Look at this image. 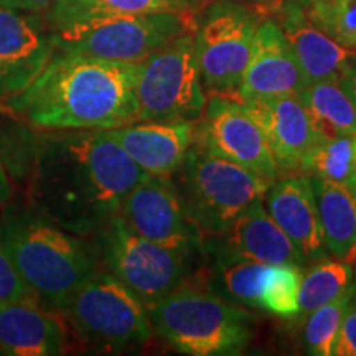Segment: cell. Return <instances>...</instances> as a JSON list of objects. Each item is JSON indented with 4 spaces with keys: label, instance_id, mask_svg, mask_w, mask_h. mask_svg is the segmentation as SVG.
I'll list each match as a JSON object with an SVG mask.
<instances>
[{
    "label": "cell",
    "instance_id": "obj_1",
    "mask_svg": "<svg viewBox=\"0 0 356 356\" xmlns=\"http://www.w3.org/2000/svg\"><path fill=\"white\" fill-rule=\"evenodd\" d=\"M149 173L106 131H58L40 142L30 173L33 208L70 233L97 234Z\"/></svg>",
    "mask_w": 356,
    "mask_h": 356
},
{
    "label": "cell",
    "instance_id": "obj_2",
    "mask_svg": "<svg viewBox=\"0 0 356 356\" xmlns=\"http://www.w3.org/2000/svg\"><path fill=\"white\" fill-rule=\"evenodd\" d=\"M139 63L101 60L56 48L38 78L2 101L13 115L48 131H108L139 121Z\"/></svg>",
    "mask_w": 356,
    "mask_h": 356
},
{
    "label": "cell",
    "instance_id": "obj_3",
    "mask_svg": "<svg viewBox=\"0 0 356 356\" xmlns=\"http://www.w3.org/2000/svg\"><path fill=\"white\" fill-rule=\"evenodd\" d=\"M0 246L38 302L56 312H63L84 280L101 269L95 244L35 208L8 204L0 213Z\"/></svg>",
    "mask_w": 356,
    "mask_h": 356
},
{
    "label": "cell",
    "instance_id": "obj_4",
    "mask_svg": "<svg viewBox=\"0 0 356 356\" xmlns=\"http://www.w3.org/2000/svg\"><path fill=\"white\" fill-rule=\"evenodd\" d=\"M154 332L178 353L241 355L254 337V317L208 286L185 280L149 309Z\"/></svg>",
    "mask_w": 356,
    "mask_h": 356
},
{
    "label": "cell",
    "instance_id": "obj_5",
    "mask_svg": "<svg viewBox=\"0 0 356 356\" xmlns=\"http://www.w3.org/2000/svg\"><path fill=\"white\" fill-rule=\"evenodd\" d=\"M173 177L186 211L203 238L222 233L243 211L264 200L273 184L197 142Z\"/></svg>",
    "mask_w": 356,
    "mask_h": 356
},
{
    "label": "cell",
    "instance_id": "obj_6",
    "mask_svg": "<svg viewBox=\"0 0 356 356\" xmlns=\"http://www.w3.org/2000/svg\"><path fill=\"white\" fill-rule=\"evenodd\" d=\"M61 314L84 343L101 351L137 348L154 337L144 302L102 269L84 280Z\"/></svg>",
    "mask_w": 356,
    "mask_h": 356
},
{
    "label": "cell",
    "instance_id": "obj_7",
    "mask_svg": "<svg viewBox=\"0 0 356 356\" xmlns=\"http://www.w3.org/2000/svg\"><path fill=\"white\" fill-rule=\"evenodd\" d=\"M264 12L236 0H215L195 26V53L207 96L238 99Z\"/></svg>",
    "mask_w": 356,
    "mask_h": 356
},
{
    "label": "cell",
    "instance_id": "obj_8",
    "mask_svg": "<svg viewBox=\"0 0 356 356\" xmlns=\"http://www.w3.org/2000/svg\"><path fill=\"white\" fill-rule=\"evenodd\" d=\"M95 249L99 266L131 289L147 309L188 279L193 257L142 238L119 213L96 234Z\"/></svg>",
    "mask_w": 356,
    "mask_h": 356
},
{
    "label": "cell",
    "instance_id": "obj_9",
    "mask_svg": "<svg viewBox=\"0 0 356 356\" xmlns=\"http://www.w3.org/2000/svg\"><path fill=\"white\" fill-rule=\"evenodd\" d=\"M137 115L145 122L198 121L207 108L195 38L180 35L139 63Z\"/></svg>",
    "mask_w": 356,
    "mask_h": 356
},
{
    "label": "cell",
    "instance_id": "obj_10",
    "mask_svg": "<svg viewBox=\"0 0 356 356\" xmlns=\"http://www.w3.org/2000/svg\"><path fill=\"white\" fill-rule=\"evenodd\" d=\"M195 26L197 22L186 10L119 17L70 40H58V48L101 60L140 63Z\"/></svg>",
    "mask_w": 356,
    "mask_h": 356
},
{
    "label": "cell",
    "instance_id": "obj_11",
    "mask_svg": "<svg viewBox=\"0 0 356 356\" xmlns=\"http://www.w3.org/2000/svg\"><path fill=\"white\" fill-rule=\"evenodd\" d=\"M119 215L132 231L170 249L197 254L203 234L191 220L175 181L149 175L122 200Z\"/></svg>",
    "mask_w": 356,
    "mask_h": 356
},
{
    "label": "cell",
    "instance_id": "obj_12",
    "mask_svg": "<svg viewBox=\"0 0 356 356\" xmlns=\"http://www.w3.org/2000/svg\"><path fill=\"white\" fill-rule=\"evenodd\" d=\"M195 142L267 180L274 181L280 177L264 132L243 101L222 96L208 97L204 113L197 121Z\"/></svg>",
    "mask_w": 356,
    "mask_h": 356
},
{
    "label": "cell",
    "instance_id": "obj_13",
    "mask_svg": "<svg viewBox=\"0 0 356 356\" xmlns=\"http://www.w3.org/2000/svg\"><path fill=\"white\" fill-rule=\"evenodd\" d=\"M58 48L44 15L0 6V101L20 95Z\"/></svg>",
    "mask_w": 356,
    "mask_h": 356
},
{
    "label": "cell",
    "instance_id": "obj_14",
    "mask_svg": "<svg viewBox=\"0 0 356 356\" xmlns=\"http://www.w3.org/2000/svg\"><path fill=\"white\" fill-rule=\"evenodd\" d=\"M203 251L211 257L305 267L304 256L267 211L264 200L243 211L222 233L204 236Z\"/></svg>",
    "mask_w": 356,
    "mask_h": 356
},
{
    "label": "cell",
    "instance_id": "obj_15",
    "mask_svg": "<svg viewBox=\"0 0 356 356\" xmlns=\"http://www.w3.org/2000/svg\"><path fill=\"white\" fill-rule=\"evenodd\" d=\"M243 104L264 132L279 175L299 173L302 160L320 139L299 96L254 97Z\"/></svg>",
    "mask_w": 356,
    "mask_h": 356
},
{
    "label": "cell",
    "instance_id": "obj_16",
    "mask_svg": "<svg viewBox=\"0 0 356 356\" xmlns=\"http://www.w3.org/2000/svg\"><path fill=\"white\" fill-rule=\"evenodd\" d=\"M270 12L300 66L307 86L343 76L356 51L343 48L328 37L310 20L305 7L293 0H280Z\"/></svg>",
    "mask_w": 356,
    "mask_h": 356
},
{
    "label": "cell",
    "instance_id": "obj_17",
    "mask_svg": "<svg viewBox=\"0 0 356 356\" xmlns=\"http://www.w3.org/2000/svg\"><path fill=\"white\" fill-rule=\"evenodd\" d=\"M269 215L296 244L305 264H314L328 254L320 226L317 198L312 178L302 173L284 175L270 184L264 197Z\"/></svg>",
    "mask_w": 356,
    "mask_h": 356
},
{
    "label": "cell",
    "instance_id": "obj_18",
    "mask_svg": "<svg viewBox=\"0 0 356 356\" xmlns=\"http://www.w3.org/2000/svg\"><path fill=\"white\" fill-rule=\"evenodd\" d=\"M106 134L149 175L172 178L195 144L197 121H137L108 129Z\"/></svg>",
    "mask_w": 356,
    "mask_h": 356
},
{
    "label": "cell",
    "instance_id": "obj_19",
    "mask_svg": "<svg viewBox=\"0 0 356 356\" xmlns=\"http://www.w3.org/2000/svg\"><path fill=\"white\" fill-rule=\"evenodd\" d=\"M307 88L300 66L282 30L273 19H262L244 71L239 101L269 96H299Z\"/></svg>",
    "mask_w": 356,
    "mask_h": 356
},
{
    "label": "cell",
    "instance_id": "obj_20",
    "mask_svg": "<svg viewBox=\"0 0 356 356\" xmlns=\"http://www.w3.org/2000/svg\"><path fill=\"white\" fill-rule=\"evenodd\" d=\"M66 351V330L55 314L33 300L0 302V353L56 356Z\"/></svg>",
    "mask_w": 356,
    "mask_h": 356
},
{
    "label": "cell",
    "instance_id": "obj_21",
    "mask_svg": "<svg viewBox=\"0 0 356 356\" xmlns=\"http://www.w3.org/2000/svg\"><path fill=\"white\" fill-rule=\"evenodd\" d=\"M191 0H55L44 12L56 40H70L119 17L188 10Z\"/></svg>",
    "mask_w": 356,
    "mask_h": 356
},
{
    "label": "cell",
    "instance_id": "obj_22",
    "mask_svg": "<svg viewBox=\"0 0 356 356\" xmlns=\"http://www.w3.org/2000/svg\"><path fill=\"white\" fill-rule=\"evenodd\" d=\"M328 254L350 262L356 241V188L312 178Z\"/></svg>",
    "mask_w": 356,
    "mask_h": 356
},
{
    "label": "cell",
    "instance_id": "obj_23",
    "mask_svg": "<svg viewBox=\"0 0 356 356\" xmlns=\"http://www.w3.org/2000/svg\"><path fill=\"white\" fill-rule=\"evenodd\" d=\"M275 264L246 259L213 257L207 286L226 300L261 309Z\"/></svg>",
    "mask_w": 356,
    "mask_h": 356
},
{
    "label": "cell",
    "instance_id": "obj_24",
    "mask_svg": "<svg viewBox=\"0 0 356 356\" xmlns=\"http://www.w3.org/2000/svg\"><path fill=\"white\" fill-rule=\"evenodd\" d=\"M299 99L320 139L356 136V104L340 79L309 84Z\"/></svg>",
    "mask_w": 356,
    "mask_h": 356
},
{
    "label": "cell",
    "instance_id": "obj_25",
    "mask_svg": "<svg viewBox=\"0 0 356 356\" xmlns=\"http://www.w3.org/2000/svg\"><path fill=\"white\" fill-rule=\"evenodd\" d=\"M356 136L318 139L302 160L299 173L356 188Z\"/></svg>",
    "mask_w": 356,
    "mask_h": 356
},
{
    "label": "cell",
    "instance_id": "obj_26",
    "mask_svg": "<svg viewBox=\"0 0 356 356\" xmlns=\"http://www.w3.org/2000/svg\"><path fill=\"white\" fill-rule=\"evenodd\" d=\"M355 267L343 259H320L314 262L299 289V315L312 314L348 292L353 286Z\"/></svg>",
    "mask_w": 356,
    "mask_h": 356
},
{
    "label": "cell",
    "instance_id": "obj_27",
    "mask_svg": "<svg viewBox=\"0 0 356 356\" xmlns=\"http://www.w3.org/2000/svg\"><path fill=\"white\" fill-rule=\"evenodd\" d=\"M351 293H353V286L337 300L312 312L304 330L307 353L314 356L333 355L338 332H340L346 309L351 302Z\"/></svg>",
    "mask_w": 356,
    "mask_h": 356
},
{
    "label": "cell",
    "instance_id": "obj_28",
    "mask_svg": "<svg viewBox=\"0 0 356 356\" xmlns=\"http://www.w3.org/2000/svg\"><path fill=\"white\" fill-rule=\"evenodd\" d=\"M305 10L328 37L356 51V0H314Z\"/></svg>",
    "mask_w": 356,
    "mask_h": 356
},
{
    "label": "cell",
    "instance_id": "obj_29",
    "mask_svg": "<svg viewBox=\"0 0 356 356\" xmlns=\"http://www.w3.org/2000/svg\"><path fill=\"white\" fill-rule=\"evenodd\" d=\"M10 300H33L38 302L37 296L32 292L20 275L17 274L15 267L8 259L6 251L0 246V302Z\"/></svg>",
    "mask_w": 356,
    "mask_h": 356
},
{
    "label": "cell",
    "instance_id": "obj_30",
    "mask_svg": "<svg viewBox=\"0 0 356 356\" xmlns=\"http://www.w3.org/2000/svg\"><path fill=\"white\" fill-rule=\"evenodd\" d=\"M337 356H356V305L350 302L335 343Z\"/></svg>",
    "mask_w": 356,
    "mask_h": 356
},
{
    "label": "cell",
    "instance_id": "obj_31",
    "mask_svg": "<svg viewBox=\"0 0 356 356\" xmlns=\"http://www.w3.org/2000/svg\"><path fill=\"white\" fill-rule=\"evenodd\" d=\"M55 0H0V6L25 12H47Z\"/></svg>",
    "mask_w": 356,
    "mask_h": 356
},
{
    "label": "cell",
    "instance_id": "obj_32",
    "mask_svg": "<svg viewBox=\"0 0 356 356\" xmlns=\"http://www.w3.org/2000/svg\"><path fill=\"white\" fill-rule=\"evenodd\" d=\"M340 83L356 104V55L353 56V60L350 61V65L346 66L343 76L340 78Z\"/></svg>",
    "mask_w": 356,
    "mask_h": 356
},
{
    "label": "cell",
    "instance_id": "obj_33",
    "mask_svg": "<svg viewBox=\"0 0 356 356\" xmlns=\"http://www.w3.org/2000/svg\"><path fill=\"white\" fill-rule=\"evenodd\" d=\"M12 197V185L8 181V175L6 172V167H3L2 159H0V213H2L10 203Z\"/></svg>",
    "mask_w": 356,
    "mask_h": 356
},
{
    "label": "cell",
    "instance_id": "obj_34",
    "mask_svg": "<svg viewBox=\"0 0 356 356\" xmlns=\"http://www.w3.org/2000/svg\"><path fill=\"white\" fill-rule=\"evenodd\" d=\"M256 2L264 8H273V7L277 6L280 0H256Z\"/></svg>",
    "mask_w": 356,
    "mask_h": 356
},
{
    "label": "cell",
    "instance_id": "obj_35",
    "mask_svg": "<svg viewBox=\"0 0 356 356\" xmlns=\"http://www.w3.org/2000/svg\"><path fill=\"white\" fill-rule=\"evenodd\" d=\"M351 304L356 305V269H355V282H353V293H351Z\"/></svg>",
    "mask_w": 356,
    "mask_h": 356
},
{
    "label": "cell",
    "instance_id": "obj_36",
    "mask_svg": "<svg viewBox=\"0 0 356 356\" xmlns=\"http://www.w3.org/2000/svg\"><path fill=\"white\" fill-rule=\"evenodd\" d=\"M356 261V241H355V246H353V251H351V256H350V262L353 264Z\"/></svg>",
    "mask_w": 356,
    "mask_h": 356
},
{
    "label": "cell",
    "instance_id": "obj_37",
    "mask_svg": "<svg viewBox=\"0 0 356 356\" xmlns=\"http://www.w3.org/2000/svg\"><path fill=\"white\" fill-rule=\"evenodd\" d=\"M293 2H297V3H300V6L307 7V6H309V3L314 2V0H293Z\"/></svg>",
    "mask_w": 356,
    "mask_h": 356
},
{
    "label": "cell",
    "instance_id": "obj_38",
    "mask_svg": "<svg viewBox=\"0 0 356 356\" xmlns=\"http://www.w3.org/2000/svg\"><path fill=\"white\" fill-rule=\"evenodd\" d=\"M355 150H356V139H355Z\"/></svg>",
    "mask_w": 356,
    "mask_h": 356
}]
</instances>
